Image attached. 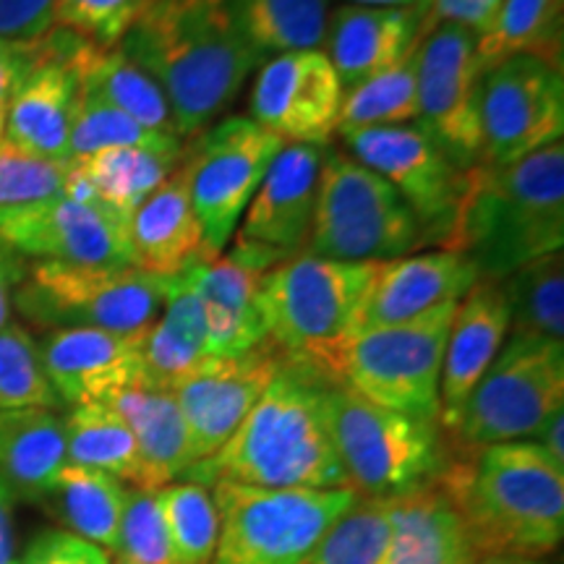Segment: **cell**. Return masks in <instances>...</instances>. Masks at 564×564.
<instances>
[{
    "label": "cell",
    "instance_id": "obj_1",
    "mask_svg": "<svg viewBox=\"0 0 564 564\" xmlns=\"http://www.w3.org/2000/svg\"><path fill=\"white\" fill-rule=\"evenodd\" d=\"M118 47L165 91L181 139L232 105L262 61L238 30L230 0H152Z\"/></svg>",
    "mask_w": 564,
    "mask_h": 564
},
{
    "label": "cell",
    "instance_id": "obj_2",
    "mask_svg": "<svg viewBox=\"0 0 564 564\" xmlns=\"http://www.w3.org/2000/svg\"><path fill=\"white\" fill-rule=\"evenodd\" d=\"M327 379L312 366L282 358L278 373L238 432L188 481H236L262 489L348 486L327 421Z\"/></svg>",
    "mask_w": 564,
    "mask_h": 564
},
{
    "label": "cell",
    "instance_id": "obj_3",
    "mask_svg": "<svg viewBox=\"0 0 564 564\" xmlns=\"http://www.w3.org/2000/svg\"><path fill=\"white\" fill-rule=\"evenodd\" d=\"M564 246L562 139L512 165L465 171L463 194L442 249L465 253L486 280H505L520 267Z\"/></svg>",
    "mask_w": 564,
    "mask_h": 564
},
{
    "label": "cell",
    "instance_id": "obj_4",
    "mask_svg": "<svg viewBox=\"0 0 564 564\" xmlns=\"http://www.w3.org/2000/svg\"><path fill=\"white\" fill-rule=\"evenodd\" d=\"M478 554H552L564 535V465L539 442L478 449L474 463L442 470Z\"/></svg>",
    "mask_w": 564,
    "mask_h": 564
},
{
    "label": "cell",
    "instance_id": "obj_5",
    "mask_svg": "<svg viewBox=\"0 0 564 564\" xmlns=\"http://www.w3.org/2000/svg\"><path fill=\"white\" fill-rule=\"evenodd\" d=\"M382 262H337L299 251L262 280L267 340L295 364L337 382V366L361 333L364 308Z\"/></svg>",
    "mask_w": 564,
    "mask_h": 564
},
{
    "label": "cell",
    "instance_id": "obj_6",
    "mask_svg": "<svg viewBox=\"0 0 564 564\" xmlns=\"http://www.w3.org/2000/svg\"><path fill=\"white\" fill-rule=\"evenodd\" d=\"M327 421L348 486L369 499L400 497L447 468L440 423L390 411L340 382L327 384Z\"/></svg>",
    "mask_w": 564,
    "mask_h": 564
},
{
    "label": "cell",
    "instance_id": "obj_7",
    "mask_svg": "<svg viewBox=\"0 0 564 564\" xmlns=\"http://www.w3.org/2000/svg\"><path fill=\"white\" fill-rule=\"evenodd\" d=\"M220 535L209 564H308L322 539L356 505L343 489H262L212 484Z\"/></svg>",
    "mask_w": 564,
    "mask_h": 564
},
{
    "label": "cell",
    "instance_id": "obj_8",
    "mask_svg": "<svg viewBox=\"0 0 564 564\" xmlns=\"http://www.w3.org/2000/svg\"><path fill=\"white\" fill-rule=\"evenodd\" d=\"M423 243L419 217L390 181L350 154L324 158L306 253L337 262H390Z\"/></svg>",
    "mask_w": 564,
    "mask_h": 564
},
{
    "label": "cell",
    "instance_id": "obj_9",
    "mask_svg": "<svg viewBox=\"0 0 564 564\" xmlns=\"http://www.w3.org/2000/svg\"><path fill=\"white\" fill-rule=\"evenodd\" d=\"M171 278L137 267H79L37 262L21 274L13 303L40 327H89L141 337L158 322Z\"/></svg>",
    "mask_w": 564,
    "mask_h": 564
},
{
    "label": "cell",
    "instance_id": "obj_10",
    "mask_svg": "<svg viewBox=\"0 0 564 564\" xmlns=\"http://www.w3.org/2000/svg\"><path fill=\"white\" fill-rule=\"evenodd\" d=\"M457 303L415 319L364 329L345 348L337 382L390 411L440 423L444 345Z\"/></svg>",
    "mask_w": 564,
    "mask_h": 564
},
{
    "label": "cell",
    "instance_id": "obj_11",
    "mask_svg": "<svg viewBox=\"0 0 564 564\" xmlns=\"http://www.w3.org/2000/svg\"><path fill=\"white\" fill-rule=\"evenodd\" d=\"M564 411V345L512 335L470 392L453 436L468 449L528 442Z\"/></svg>",
    "mask_w": 564,
    "mask_h": 564
},
{
    "label": "cell",
    "instance_id": "obj_12",
    "mask_svg": "<svg viewBox=\"0 0 564 564\" xmlns=\"http://www.w3.org/2000/svg\"><path fill=\"white\" fill-rule=\"evenodd\" d=\"M282 147L285 141L251 118H228L183 152L188 194L212 253H223Z\"/></svg>",
    "mask_w": 564,
    "mask_h": 564
},
{
    "label": "cell",
    "instance_id": "obj_13",
    "mask_svg": "<svg viewBox=\"0 0 564 564\" xmlns=\"http://www.w3.org/2000/svg\"><path fill=\"white\" fill-rule=\"evenodd\" d=\"M419 123L457 171L481 165V76L476 37L455 24L426 32L415 47Z\"/></svg>",
    "mask_w": 564,
    "mask_h": 564
},
{
    "label": "cell",
    "instance_id": "obj_14",
    "mask_svg": "<svg viewBox=\"0 0 564 564\" xmlns=\"http://www.w3.org/2000/svg\"><path fill=\"white\" fill-rule=\"evenodd\" d=\"M562 68L535 55H512L481 76V154L505 167L562 139Z\"/></svg>",
    "mask_w": 564,
    "mask_h": 564
},
{
    "label": "cell",
    "instance_id": "obj_15",
    "mask_svg": "<svg viewBox=\"0 0 564 564\" xmlns=\"http://www.w3.org/2000/svg\"><path fill=\"white\" fill-rule=\"evenodd\" d=\"M0 249L37 262L133 267L129 220L102 204L66 194L0 209Z\"/></svg>",
    "mask_w": 564,
    "mask_h": 564
},
{
    "label": "cell",
    "instance_id": "obj_16",
    "mask_svg": "<svg viewBox=\"0 0 564 564\" xmlns=\"http://www.w3.org/2000/svg\"><path fill=\"white\" fill-rule=\"evenodd\" d=\"M352 158L390 181L419 217L426 241L442 246L463 194L465 171L444 158L419 123L343 133Z\"/></svg>",
    "mask_w": 564,
    "mask_h": 564
},
{
    "label": "cell",
    "instance_id": "obj_17",
    "mask_svg": "<svg viewBox=\"0 0 564 564\" xmlns=\"http://www.w3.org/2000/svg\"><path fill=\"white\" fill-rule=\"evenodd\" d=\"M84 37L68 30L47 32L13 89L6 139L37 158L68 162V139L82 95L79 51Z\"/></svg>",
    "mask_w": 564,
    "mask_h": 564
},
{
    "label": "cell",
    "instance_id": "obj_18",
    "mask_svg": "<svg viewBox=\"0 0 564 564\" xmlns=\"http://www.w3.org/2000/svg\"><path fill=\"white\" fill-rule=\"evenodd\" d=\"M282 358L267 340L236 358H204L199 369L173 387L188 429L194 465L212 460L228 444L272 382Z\"/></svg>",
    "mask_w": 564,
    "mask_h": 564
},
{
    "label": "cell",
    "instance_id": "obj_19",
    "mask_svg": "<svg viewBox=\"0 0 564 564\" xmlns=\"http://www.w3.org/2000/svg\"><path fill=\"white\" fill-rule=\"evenodd\" d=\"M343 84L324 51L274 55L251 89V121L285 144H327L337 131Z\"/></svg>",
    "mask_w": 564,
    "mask_h": 564
},
{
    "label": "cell",
    "instance_id": "obj_20",
    "mask_svg": "<svg viewBox=\"0 0 564 564\" xmlns=\"http://www.w3.org/2000/svg\"><path fill=\"white\" fill-rule=\"evenodd\" d=\"M280 262L274 253L236 243L186 270L204 308L209 358H236L267 343L259 293L264 274Z\"/></svg>",
    "mask_w": 564,
    "mask_h": 564
},
{
    "label": "cell",
    "instance_id": "obj_21",
    "mask_svg": "<svg viewBox=\"0 0 564 564\" xmlns=\"http://www.w3.org/2000/svg\"><path fill=\"white\" fill-rule=\"evenodd\" d=\"M322 162L324 152L319 147H282L246 207L236 243L274 253L282 262L303 251L314 223Z\"/></svg>",
    "mask_w": 564,
    "mask_h": 564
},
{
    "label": "cell",
    "instance_id": "obj_22",
    "mask_svg": "<svg viewBox=\"0 0 564 564\" xmlns=\"http://www.w3.org/2000/svg\"><path fill=\"white\" fill-rule=\"evenodd\" d=\"M141 337L89 327L51 329L37 345L61 403H102L110 394L144 382Z\"/></svg>",
    "mask_w": 564,
    "mask_h": 564
},
{
    "label": "cell",
    "instance_id": "obj_23",
    "mask_svg": "<svg viewBox=\"0 0 564 564\" xmlns=\"http://www.w3.org/2000/svg\"><path fill=\"white\" fill-rule=\"evenodd\" d=\"M510 333L502 282L481 278L457 301L440 379V426L453 434L470 392L481 382Z\"/></svg>",
    "mask_w": 564,
    "mask_h": 564
},
{
    "label": "cell",
    "instance_id": "obj_24",
    "mask_svg": "<svg viewBox=\"0 0 564 564\" xmlns=\"http://www.w3.org/2000/svg\"><path fill=\"white\" fill-rule=\"evenodd\" d=\"M478 280L481 274L476 264L457 251L440 249L382 262L366 301L361 333L415 319L444 303H457Z\"/></svg>",
    "mask_w": 564,
    "mask_h": 564
},
{
    "label": "cell",
    "instance_id": "obj_25",
    "mask_svg": "<svg viewBox=\"0 0 564 564\" xmlns=\"http://www.w3.org/2000/svg\"><path fill=\"white\" fill-rule=\"evenodd\" d=\"M129 243L131 264L154 278H178L204 259L220 257L209 251L196 217L183 154L171 178L133 209L129 217Z\"/></svg>",
    "mask_w": 564,
    "mask_h": 564
},
{
    "label": "cell",
    "instance_id": "obj_26",
    "mask_svg": "<svg viewBox=\"0 0 564 564\" xmlns=\"http://www.w3.org/2000/svg\"><path fill=\"white\" fill-rule=\"evenodd\" d=\"M421 24L423 17L413 9L340 6L327 19L324 55L343 89H352L403 61L423 37Z\"/></svg>",
    "mask_w": 564,
    "mask_h": 564
},
{
    "label": "cell",
    "instance_id": "obj_27",
    "mask_svg": "<svg viewBox=\"0 0 564 564\" xmlns=\"http://www.w3.org/2000/svg\"><path fill=\"white\" fill-rule=\"evenodd\" d=\"M390 505L392 546L387 564H474L478 552L442 474L392 497Z\"/></svg>",
    "mask_w": 564,
    "mask_h": 564
},
{
    "label": "cell",
    "instance_id": "obj_28",
    "mask_svg": "<svg viewBox=\"0 0 564 564\" xmlns=\"http://www.w3.org/2000/svg\"><path fill=\"white\" fill-rule=\"evenodd\" d=\"M108 403L131 429L144 463V489H162L194 468L188 429L171 390L139 382L110 394Z\"/></svg>",
    "mask_w": 564,
    "mask_h": 564
},
{
    "label": "cell",
    "instance_id": "obj_29",
    "mask_svg": "<svg viewBox=\"0 0 564 564\" xmlns=\"http://www.w3.org/2000/svg\"><path fill=\"white\" fill-rule=\"evenodd\" d=\"M68 465L66 426L51 408L0 411V478L13 497L42 502Z\"/></svg>",
    "mask_w": 564,
    "mask_h": 564
},
{
    "label": "cell",
    "instance_id": "obj_30",
    "mask_svg": "<svg viewBox=\"0 0 564 564\" xmlns=\"http://www.w3.org/2000/svg\"><path fill=\"white\" fill-rule=\"evenodd\" d=\"M207 356V322L188 272L171 278V291L158 322L141 337L144 382L171 390Z\"/></svg>",
    "mask_w": 564,
    "mask_h": 564
},
{
    "label": "cell",
    "instance_id": "obj_31",
    "mask_svg": "<svg viewBox=\"0 0 564 564\" xmlns=\"http://www.w3.org/2000/svg\"><path fill=\"white\" fill-rule=\"evenodd\" d=\"M76 66L84 91L126 112L144 129L181 139L165 91L121 47H97L84 40Z\"/></svg>",
    "mask_w": 564,
    "mask_h": 564
},
{
    "label": "cell",
    "instance_id": "obj_32",
    "mask_svg": "<svg viewBox=\"0 0 564 564\" xmlns=\"http://www.w3.org/2000/svg\"><path fill=\"white\" fill-rule=\"evenodd\" d=\"M183 154L181 144L173 147H116L91 154L84 160H70V171L87 183V188L118 215L129 217L147 196L171 178Z\"/></svg>",
    "mask_w": 564,
    "mask_h": 564
},
{
    "label": "cell",
    "instance_id": "obj_33",
    "mask_svg": "<svg viewBox=\"0 0 564 564\" xmlns=\"http://www.w3.org/2000/svg\"><path fill=\"white\" fill-rule=\"evenodd\" d=\"M129 491L121 478L68 463L40 505H45V510L66 525L68 533L105 552H116Z\"/></svg>",
    "mask_w": 564,
    "mask_h": 564
},
{
    "label": "cell",
    "instance_id": "obj_34",
    "mask_svg": "<svg viewBox=\"0 0 564 564\" xmlns=\"http://www.w3.org/2000/svg\"><path fill=\"white\" fill-rule=\"evenodd\" d=\"M232 17L259 55L322 51L329 0H230Z\"/></svg>",
    "mask_w": 564,
    "mask_h": 564
},
{
    "label": "cell",
    "instance_id": "obj_35",
    "mask_svg": "<svg viewBox=\"0 0 564 564\" xmlns=\"http://www.w3.org/2000/svg\"><path fill=\"white\" fill-rule=\"evenodd\" d=\"M68 463L102 470L144 489V463L131 429L108 403L74 405L63 419Z\"/></svg>",
    "mask_w": 564,
    "mask_h": 564
},
{
    "label": "cell",
    "instance_id": "obj_36",
    "mask_svg": "<svg viewBox=\"0 0 564 564\" xmlns=\"http://www.w3.org/2000/svg\"><path fill=\"white\" fill-rule=\"evenodd\" d=\"M512 55L562 68V0H505L491 32L476 40V58L489 70Z\"/></svg>",
    "mask_w": 564,
    "mask_h": 564
},
{
    "label": "cell",
    "instance_id": "obj_37",
    "mask_svg": "<svg viewBox=\"0 0 564 564\" xmlns=\"http://www.w3.org/2000/svg\"><path fill=\"white\" fill-rule=\"evenodd\" d=\"M419 47V45H415ZM415 47L403 61L382 74L371 76L343 95L337 133L382 129V126H405L419 121V70H415Z\"/></svg>",
    "mask_w": 564,
    "mask_h": 564
},
{
    "label": "cell",
    "instance_id": "obj_38",
    "mask_svg": "<svg viewBox=\"0 0 564 564\" xmlns=\"http://www.w3.org/2000/svg\"><path fill=\"white\" fill-rule=\"evenodd\" d=\"M502 291L510 306L512 335L560 340L564 337V259L562 251L535 259L507 274Z\"/></svg>",
    "mask_w": 564,
    "mask_h": 564
},
{
    "label": "cell",
    "instance_id": "obj_39",
    "mask_svg": "<svg viewBox=\"0 0 564 564\" xmlns=\"http://www.w3.org/2000/svg\"><path fill=\"white\" fill-rule=\"evenodd\" d=\"M158 497L175 564H209L220 535V512L212 491L196 481H181L162 486Z\"/></svg>",
    "mask_w": 564,
    "mask_h": 564
},
{
    "label": "cell",
    "instance_id": "obj_40",
    "mask_svg": "<svg viewBox=\"0 0 564 564\" xmlns=\"http://www.w3.org/2000/svg\"><path fill=\"white\" fill-rule=\"evenodd\" d=\"M390 546V499H356V505L329 528L308 564H387Z\"/></svg>",
    "mask_w": 564,
    "mask_h": 564
},
{
    "label": "cell",
    "instance_id": "obj_41",
    "mask_svg": "<svg viewBox=\"0 0 564 564\" xmlns=\"http://www.w3.org/2000/svg\"><path fill=\"white\" fill-rule=\"evenodd\" d=\"M61 405L45 364H42L40 345L21 324H6L0 329V411H19V408H55Z\"/></svg>",
    "mask_w": 564,
    "mask_h": 564
},
{
    "label": "cell",
    "instance_id": "obj_42",
    "mask_svg": "<svg viewBox=\"0 0 564 564\" xmlns=\"http://www.w3.org/2000/svg\"><path fill=\"white\" fill-rule=\"evenodd\" d=\"M181 144L178 137H165L139 126L112 105L102 102L100 97L82 89L79 105H76L74 126L68 139V162L84 160L91 154L116 150V147H173Z\"/></svg>",
    "mask_w": 564,
    "mask_h": 564
},
{
    "label": "cell",
    "instance_id": "obj_43",
    "mask_svg": "<svg viewBox=\"0 0 564 564\" xmlns=\"http://www.w3.org/2000/svg\"><path fill=\"white\" fill-rule=\"evenodd\" d=\"M118 560L129 564H175L158 489H131L118 528Z\"/></svg>",
    "mask_w": 564,
    "mask_h": 564
},
{
    "label": "cell",
    "instance_id": "obj_44",
    "mask_svg": "<svg viewBox=\"0 0 564 564\" xmlns=\"http://www.w3.org/2000/svg\"><path fill=\"white\" fill-rule=\"evenodd\" d=\"M68 162L37 158L17 150L9 141L0 144V209L26 207L61 196L66 188Z\"/></svg>",
    "mask_w": 564,
    "mask_h": 564
},
{
    "label": "cell",
    "instance_id": "obj_45",
    "mask_svg": "<svg viewBox=\"0 0 564 564\" xmlns=\"http://www.w3.org/2000/svg\"><path fill=\"white\" fill-rule=\"evenodd\" d=\"M152 0H55V21L97 47H116Z\"/></svg>",
    "mask_w": 564,
    "mask_h": 564
},
{
    "label": "cell",
    "instance_id": "obj_46",
    "mask_svg": "<svg viewBox=\"0 0 564 564\" xmlns=\"http://www.w3.org/2000/svg\"><path fill=\"white\" fill-rule=\"evenodd\" d=\"M19 564H110V554L68 531H42L19 556Z\"/></svg>",
    "mask_w": 564,
    "mask_h": 564
},
{
    "label": "cell",
    "instance_id": "obj_47",
    "mask_svg": "<svg viewBox=\"0 0 564 564\" xmlns=\"http://www.w3.org/2000/svg\"><path fill=\"white\" fill-rule=\"evenodd\" d=\"M502 3L505 0H432L426 17H423L421 32H432L440 24H455L481 40L491 32Z\"/></svg>",
    "mask_w": 564,
    "mask_h": 564
},
{
    "label": "cell",
    "instance_id": "obj_48",
    "mask_svg": "<svg viewBox=\"0 0 564 564\" xmlns=\"http://www.w3.org/2000/svg\"><path fill=\"white\" fill-rule=\"evenodd\" d=\"M55 24V0H0V40L32 42Z\"/></svg>",
    "mask_w": 564,
    "mask_h": 564
},
{
    "label": "cell",
    "instance_id": "obj_49",
    "mask_svg": "<svg viewBox=\"0 0 564 564\" xmlns=\"http://www.w3.org/2000/svg\"><path fill=\"white\" fill-rule=\"evenodd\" d=\"M37 47H40V40L26 55H19V58L0 63V144H3V139H6V118H9V105H11L13 89H17L21 74H24V68L30 66V61L34 58V53H37Z\"/></svg>",
    "mask_w": 564,
    "mask_h": 564
},
{
    "label": "cell",
    "instance_id": "obj_50",
    "mask_svg": "<svg viewBox=\"0 0 564 564\" xmlns=\"http://www.w3.org/2000/svg\"><path fill=\"white\" fill-rule=\"evenodd\" d=\"M13 497L0 478V564H19L17 554V518H13Z\"/></svg>",
    "mask_w": 564,
    "mask_h": 564
},
{
    "label": "cell",
    "instance_id": "obj_51",
    "mask_svg": "<svg viewBox=\"0 0 564 564\" xmlns=\"http://www.w3.org/2000/svg\"><path fill=\"white\" fill-rule=\"evenodd\" d=\"M21 278L19 267L13 264L11 253L0 249V329L11 322V306H13V285Z\"/></svg>",
    "mask_w": 564,
    "mask_h": 564
},
{
    "label": "cell",
    "instance_id": "obj_52",
    "mask_svg": "<svg viewBox=\"0 0 564 564\" xmlns=\"http://www.w3.org/2000/svg\"><path fill=\"white\" fill-rule=\"evenodd\" d=\"M535 442L546 449L549 455L554 457L556 463L564 465V411L554 413L544 429H541Z\"/></svg>",
    "mask_w": 564,
    "mask_h": 564
},
{
    "label": "cell",
    "instance_id": "obj_53",
    "mask_svg": "<svg viewBox=\"0 0 564 564\" xmlns=\"http://www.w3.org/2000/svg\"><path fill=\"white\" fill-rule=\"evenodd\" d=\"M352 6H369V9H413L421 17H426L429 3L426 0H350Z\"/></svg>",
    "mask_w": 564,
    "mask_h": 564
},
{
    "label": "cell",
    "instance_id": "obj_54",
    "mask_svg": "<svg viewBox=\"0 0 564 564\" xmlns=\"http://www.w3.org/2000/svg\"><path fill=\"white\" fill-rule=\"evenodd\" d=\"M474 564H546L531 556H512V554H478Z\"/></svg>",
    "mask_w": 564,
    "mask_h": 564
},
{
    "label": "cell",
    "instance_id": "obj_55",
    "mask_svg": "<svg viewBox=\"0 0 564 564\" xmlns=\"http://www.w3.org/2000/svg\"><path fill=\"white\" fill-rule=\"evenodd\" d=\"M37 45V40L32 42H11V40H0V63L3 61H11V58H19V55H26L32 51V47Z\"/></svg>",
    "mask_w": 564,
    "mask_h": 564
},
{
    "label": "cell",
    "instance_id": "obj_56",
    "mask_svg": "<svg viewBox=\"0 0 564 564\" xmlns=\"http://www.w3.org/2000/svg\"><path fill=\"white\" fill-rule=\"evenodd\" d=\"M116 564H129V562H123V560H118V562H116Z\"/></svg>",
    "mask_w": 564,
    "mask_h": 564
},
{
    "label": "cell",
    "instance_id": "obj_57",
    "mask_svg": "<svg viewBox=\"0 0 564 564\" xmlns=\"http://www.w3.org/2000/svg\"><path fill=\"white\" fill-rule=\"evenodd\" d=\"M426 3H429V6H432V0H426Z\"/></svg>",
    "mask_w": 564,
    "mask_h": 564
}]
</instances>
